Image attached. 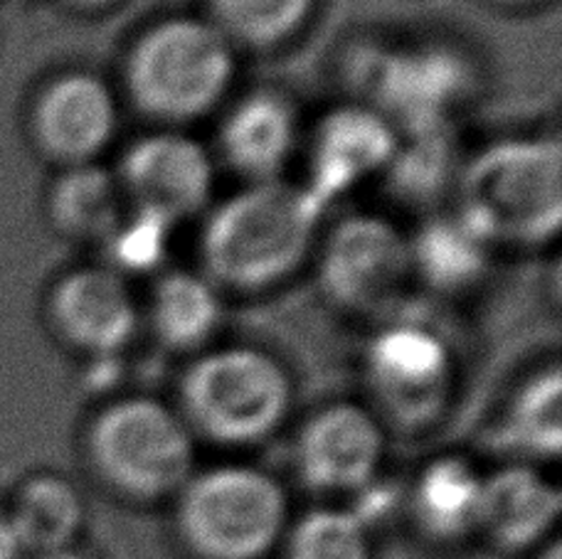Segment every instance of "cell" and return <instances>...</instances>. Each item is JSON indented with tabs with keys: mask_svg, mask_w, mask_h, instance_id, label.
<instances>
[{
	"mask_svg": "<svg viewBox=\"0 0 562 559\" xmlns=\"http://www.w3.org/2000/svg\"><path fill=\"white\" fill-rule=\"evenodd\" d=\"M286 559H373L368 527L350 507H314L284 533Z\"/></svg>",
	"mask_w": 562,
	"mask_h": 559,
	"instance_id": "cell-25",
	"label": "cell"
},
{
	"mask_svg": "<svg viewBox=\"0 0 562 559\" xmlns=\"http://www.w3.org/2000/svg\"><path fill=\"white\" fill-rule=\"evenodd\" d=\"M85 498L57 474H35L20 483L5 513L25 555L72 550L85 527Z\"/></svg>",
	"mask_w": 562,
	"mask_h": 559,
	"instance_id": "cell-21",
	"label": "cell"
},
{
	"mask_svg": "<svg viewBox=\"0 0 562 559\" xmlns=\"http://www.w3.org/2000/svg\"><path fill=\"white\" fill-rule=\"evenodd\" d=\"M387 448L375 409L334 402L316 409L294 438V471L316 493L356 495L380 476Z\"/></svg>",
	"mask_w": 562,
	"mask_h": 559,
	"instance_id": "cell-12",
	"label": "cell"
},
{
	"mask_svg": "<svg viewBox=\"0 0 562 559\" xmlns=\"http://www.w3.org/2000/svg\"><path fill=\"white\" fill-rule=\"evenodd\" d=\"M409 237L413 282L437 294H464L479 286L491 266V247L457 209L429 213Z\"/></svg>",
	"mask_w": 562,
	"mask_h": 559,
	"instance_id": "cell-19",
	"label": "cell"
},
{
	"mask_svg": "<svg viewBox=\"0 0 562 559\" xmlns=\"http://www.w3.org/2000/svg\"><path fill=\"white\" fill-rule=\"evenodd\" d=\"M457 213L498 247L555 242L562 227V148L555 136H508L464 158Z\"/></svg>",
	"mask_w": 562,
	"mask_h": 559,
	"instance_id": "cell-2",
	"label": "cell"
},
{
	"mask_svg": "<svg viewBox=\"0 0 562 559\" xmlns=\"http://www.w3.org/2000/svg\"><path fill=\"white\" fill-rule=\"evenodd\" d=\"M176 227H170L164 219L140 209H126L122 223L116 225L112 235L104 239L106 266L114 269L124 278L160 274L168 259L170 235Z\"/></svg>",
	"mask_w": 562,
	"mask_h": 559,
	"instance_id": "cell-26",
	"label": "cell"
},
{
	"mask_svg": "<svg viewBox=\"0 0 562 559\" xmlns=\"http://www.w3.org/2000/svg\"><path fill=\"white\" fill-rule=\"evenodd\" d=\"M114 173L128 207L178 227L210 207L215 158L183 128H158L128 144Z\"/></svg>",
	"mask_w": 562,
	"mask_h": 559,
	"instance_id": "cell-10",
	"label": "cell"
},
{
	"mask_svg": "<svg viewBox=\"0 0 562 559\" xmlns=\"http://www.w3.org/2000/svg\"><path fill=\"white\" fill-rule=\"evenodd\" d=\"M119 96L104 77L67 69L37 89L27 109V136L59 168L99 163L119 134Z\"/></svg>",
	"mask_w": 562,
	"mask_h": 559,
	"instance_id": "cell-11",
	"label": "cell"
},
{
	"mask_svg": "<svg viewBox=\"0 0 562 559\" xmlns=\"http://www.w3.org/2000/svg\"><path fill=\"white\" fill-rule=\"evenodd\" d=\"M33 559H87V557L79 555L77 550H63V552H53V555H40Z\"/></svg>",
	"mask_w": 562,
	"mask_h": 559,
	"instance_id": "cell-30",
	"label": "cell"
},
{
	"mask_svg": "<svg viewBox=\"0 0 562 559\" xmlns=\"http://www.w3.org/2000/svg\"><path fill=\"white\" fill-rule=\"evenodd\" d=\"M326 209L286 178L245 183L210 209L200 229V272L227 294H265L314 259Z\"/></svg>",
	"mask_w": 562,
	"mask_h": 559,
	"instance_id": "cell-1",
	"label": "cell"
},
{
	"mask_svg": "<svg viewBox=\"0 0 562 559\" xmlns=\"http://www.w3.org/2000/svg\"><path fill=\"white\" fill-rule=\"evenodd\" d=\"M294 402L284 363L255 345L205 347L178 383V414L217 446H255L274 436Z\"/></svg>",
	"mask_w": 562,
	"mask_h": 559,
	"instance_id": "cell-4",
	"label": "cell"
},
{
	"mask_svg": "<svg viewBox=\"0 0 562 559\" xmlns=\"http://www.w3.org/2000/svg\"><path fill=\"white\" fill-rule=\"evenodd\" d=\"M85 456L109 491L134 503H158L176 498L195 474V436L178 409L128 395L89 419Z\"/></svg>",
	"mask_w": 562,
	"mask_h": 559,
	"instance_id": "cell-5",
	"label": "cell"
},
{
	"mask_svg": "<svg viewBox=\"0 0 562 559\" xmlns=\"http://www.w3.org/2000/svg\"><path fill=\"white\" fill-rule=\"evenodd\" d=\"M173 523L195 559H265L284 540L289 501L262 468L220 464L188 478L173 498Z\"/></svg>",
	"mask_w": 562,
	"mask_h": 559,
	"instance_id": "cell-6",
	"label": "cell"
},
{
	"mask_svg": "<svg viewBox=\"0 0 562 559\" xmlns=\"http://www.w3.org/2000/svg\"><path fill=\"white\" fill-rule=\"evenodd\" d=\"M498 438L528 461H550L562 448V375L558 365L528 375L504 407Z\"/></svg>",
	"mask_w": 562,
	"mask_h": 559,
	"instance_id": "cell-23",
	"label": "cell"
},
{
	"mask_svg": "<svg viewBox=\"0 0 562 559\" xmlns=\"http://www.w3.org/2000/svg\"><path fill=\"white\" fill-rule=\"evenodd\" d=\"M59 3L69 10H79V13H102V10L116 5L119 0H59Z\"/></svg>",
	"mask_w": 562,
	"mask_h": 559,
	"instance_id": "cell-28",
	"label": "cell"
},
{
	"mask_svg": "<svg viewBox=\"0 0 562 559\" xmlns=\"http://www.w3.org/2000/svg\"><path fill=\"white\" fill-rule=\"evenodd\" d=\"M223 296L200 269H164L150 284L140 321L166 351L198 355L223 326Z\"/></svg>",
	"mask_w": 562,
	"mask_h": 559,
	"instance_id": "cell-17",
	"label": "cell"
},
{
	"mask_svg": "<svg viewBox=\"0 0 562 559\" xmlns=\"http://www.w3.org/2000/svg\"><path fill=\"white\" fill-rule=\"evenodd\" d=\"M397 141V128L373 106H334L306 138V181L301 185L326 209L383 175Z\"/></svg>",
	"mask_w": 562,
	"mask_h": 559,
	"instance_id": "cell-14",
	"label": "cell"
},
{
	"mask_svg": "<svg viewBox=\"0 0 562 559\" xmlns=\"http://www.w3.org/2000/svg\"><path fill=\"white\" fill-rule=\"evenodd\" d=\"M316 278L330 304L346 311H383L413 282L409 237L393 219L353 213L321 229Z\"/></svg>",
	"mask_w": 562,
	"mask_h": 559,
	"instance_id": "cell-8",
	"label": "cell"
},
{
	"mask_svg": "<svg viewBox=\"0 0 562 559\" xmlns=\"http://www.w3.org/2000/svg\"><path fill=\"white\" fill-rule=\"evenodd\" d=\"M484 476L464 456H439L422 466L405 493V511L417 531L439 545H457L479 533Z\"/></svg>",
	"mask_w": 562,
	"mask_h": 559,
	"instance_id": "cell-18",
	"label": "cell"
},
{
	"mask_svg": "<svg viewBox=\"0 0 562 559\" xmlns=\"http://www.w3.org/2000/svg\"><path fill=\"white\" fill-rule=\"evenodd\" d=\"M237 49L205 15H168L140 30L122 67L126 99L158 128H183L225 102Z\"/></svg>",
	"mask_w": 562,
	"mask_h": 559,
	"instance_id": "cell-3",
	"label": "cell"
},
{
	"mask_svg": "<svg viewBox=\"0 0 562 559\" xmlns=\"http://www.w3.org/2000/svg\"><path fill=\"white\" fill-rule=\"evenodd\" d=\"M560 488L533 464H508L484 476L479 533L501 552L516 555L550 543L560 521Z\"/></svg>",
	"mask_w": 562,
	"mask_h": 559,
	"instance_id": "cell-16",
	"label": "cell"
},
{
	"mask_svg": "<svg viewBox=\"0 0 562 559\" xmlns=\"http://www.w3.org/2000/svg\"><path fill=\"white\" fill-rule=\"evenodd\" d=\"M464 158L451 126L400 134L383 178L390 195L403 205L431 209L445 193H454Z\"/></svg>",
	"mask_w": 562,
	"mask_h": 559,
	"instance_id": "cell-22",
	"label": "cell"
},
{
	"mask_svg": "<svg viewBox=\"0 0 562 559\" xmlns=\"http://www.w3.org/2000/svg\"><path fill=\"white\" fill-rule=\"evenodd\" d=\"M23 547H20L5 513H0V559H23Z\"/></svg>",
	"mask_w": 562,
	"mask_h": 559,
	"instance_id": "cell-27",
	"label": "cell"
},
{
	"mask_svg": "<svg viewBox=\"0 0 562 559\" xmlns=\"http://www.w3.org/2000/svg\"><path fill=\"white\" fill-rule=\"evenodd\" d=\"M49 331L92 361L119 357L140 328V304L128 278L106 264L69 269L45 298Z\"/></svg>",
	"mask_w": 562,
	"mask_h": 559,
	"instance_id": "cell-13",
	"label": "cell"
},
{
	"mask_svg": "<svg viewBox=\"0 0 562 559\" xmlns=\"http://www.w3.org/2000/svg\"><path fill=\"white\" fill-rule=\"evenodd\" d=\"M491 3L504 5V8H526V5H536L540 0H491Z\"/></svg>",
	"mask_w": 562,
	"mask_h": 559,
	"instance_id": "cell-31",
	"label": "cell"
},
{
	"mask_svg": "<svg viewBox=\"0 0 562 559\" xmlns=\"http://www.w3.org/2000/svg\"><path fill=\"white\" fill-rule=\"evenodd\" d=\"M366 377L390 422L422 429L447 404L454 385V353L429 323L393 321L366 345Z\"/></svg>",
	"mask_w": 562,
	"mask_h": 559,
	"instance_id": "cell-9",
	"label": "cell"
},
{
	"mask_svg": "<svg viewBox=\"0 0 562 559\" xmlns=\"http://www.w3.org/2000/svg\"><path fill=\"white\" fill-rule=\"evenodd\" d=\"M538 559H562V545H560V540H550V543H546L543 545V550H540V555H538Z\"/></svg>",
	"mask_w": 562,
	"mask_h": 559,
	"instance_id": "cell-29",
	"label": "cell"
},
{
	"mask_svg": "<svg viewBox=\"0 0 562 559\" xmlns=\"http://www.w3.org/2000/svg\"><path fill=\"white\" fill-rule=\"evenodd\" d=\"M304 126L294 96L279 87H257L225 109L217 126V158L245 183L284 178Z\"/></svg>",
	"mask_w": 562,
	"mask_h": 559,
	"instance_id": "cell-15",
	"label": "cell"
},
{
	"mask_svg": "<svg viewBox=\"0 0 562 559\" xmlns=\"http://www.w3.org/2000/svg\"><path fill=\"white\" fill-rule=\"evenodd\" d=\"M318 0H205V18L235 49L272 53L311 23Z\"/></svg>",
	"mask_w": 562,
	"mask_h": 559,
	"instance_id": "cell-24",
	"label": "cell"
},
{
	"mask_svg": "<svg viewBox=\"0 0 562 559\" xmlns=\"http://www.w3.org/2000/svg\"><path fill=\"white\" fill-rule=\"evenodd\" d=\"M350 75L360 102L383 114L397 134L451 126V114L476 92V67L445 43L366 45Z\"/></svg>",
	"mask_w": 562,
	"mask_h": 559,
	"instance_id": "cell-7",
	"label": "cell"
},
{
	"mask_svg": "<svg viewBox=\"0 0 562 559\" xmlns=\"http://www.w3.org/2000/svg\"><path fill=\"white\" fill-rule=\"evenodd\" d=\"M126 209L116 173L102 163L59 168L45 195L49 227L72 242L104 244Z\"/></svg>",
	"mask_w": 562,
	"mask_h": 559,
	"instance_id": "cell-20",
	"label": "cell"
}]
</instances>
